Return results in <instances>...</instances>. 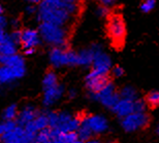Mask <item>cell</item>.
Returning a JSON list of instances; mask_svg holds the SVG:
<instances>
[{
  "label": "cell",
  "instance_id": "1",
  "mask_svg": "<svg viewBox=\"0 0 159 143\" xmlns=\"http://www.w3.org/2000/svg\"><path fill=\"white\" fill-rule=\"evenodd\" d=\"M79 11V3H68L60 0H41L37 9V15L40 23L67 27Z\"/></svg>",
  "mask_w": 159,
  "mask_h": 143
},
{
  "label": "cell",
  "instance_id": "2",
  "mask_svg": "<svg viewBox=\"0 0 159 143\" xmlns=\"http://www.w3.org/2000/svg\"><path fill=\"white\" fill-rule=\"evenodd\" d=\"M40 38L54 47H65L68 39L67 27L50 23H40L39 28Z\"/></svg>",
  "mask_w": 159,
  "mask_h": 143
},
{
  "label": "cell",
  "instance_id": "3",
  "mask_svg": "<svg viewBox=\"0 0 159 143\" xmlns=\"http://www.w3.org/2000/svg\"><path fill=\"white\" fill-rule=\"evenodd\" d=\"M49 128L56 129L61 133L77 132L79 129L81 119L72 115L67 111L61 112H49L47 113Z\"/></svg>",
  "mask_w": 159,
  "mask_h": 143
},
{
  "label": "cell",
  "instance_id": "4",
  "mask_svg": "<svg viewBox=\"0 0 159 143\" xmlns=\"http://www.w3.org/2000/svg\"><path fill=\"white\" fill-rule=\"evenodd\" d=\"M35 139L37 143H74L79 140L77 132L61 133L49 127L37 133Z\"/></svg>",
  "mask_w": 159,
  "mask_h": 143
},
{
  "label": "cell",
  "instance_id": "5",
  "mask_svg": "<svg viewBox=\"0 0 159 143\" xmlns=\"http://www.w3.org/2000/svg\"><path fill=\"white\" fill-rule=\"evenodd\" d=\"M107 29L112 42L117 47L122 46L126 36V25L122 15L119 14L111 15L107 21Z\"/></svg>",
  "mask_w": 159,
  "mask_h": 143
},
{
  "label": "cell",
  "instance_id": "6",
  "mask_svg": "<svg viewBox=\"0 0 159 143\" xmlns=\"http://www.w3.org/2000/svg\"><path fill=\"white\" fill-rule=\"evenodd\" d=\"M50 62L55 68L65 66H79L78 53L65 47H54L50 52Z\"/></svg>",
  "mask_w": 159,
  "mask_h": 143
},
{
  "label": "cell",
  "instance_id": "7",
  "mask_svg": "<svg viewBox=\"0 0 159 143\" xmlns=\"http://www.w3.org/2000/svg\"><path fill=\"white\" fill-rule=\"evenodd\" d=\"M150 123V117L146 112H132L123 117L121 126L126 132H135L146 128Z\"/></svg>",
  "mask_w": 159,
  "mask_h": 143
},
{
  "label": "cell",
  "instance_id": "8",
  "mask_svg": "<svg viewBox=\"0 0 159 143\" xmlns=\"http://www.w3.org/2000/svg\"><path fill=\"white\" fill-rule=\"evenodd\" d=\"M91 66V73L102 76H107L111 69H112V60H111L109 55H107L106 53L102 52L100 46H98V49L95 52Z\"/></svg>",
  "mask_w": 159,
  "mask_h": 143
},
{
  "label": "cell",
  "instance_id": "9",
  "mask_svg": "<svg viewBox=\"0 0 159 143\" xmlns=\"http://www.w3.org/2000/svg\"><path fill=\"white\" fill-rule=\"evenodd\" d=\"M90 96L92 99L99 101L103 106L111 108V109L120 98L119 94L116 92L115 85L111 81H107V84L100 91H98L96 94L90 95Z\"/></svg>",
  "mask_w": 159,
  "mask_h": 143
},
{
  "label": "cell",
  "instance_id": "10",
  "mask_svg": "<svg viewBox=\"0 0 159 143\" xmlns=\"http://www.w3.org/2000/svg\"><path fill=\"white\" fill-rule=\"evenodd\" d=\"M81 123L87 126L93 135L103 134L109 130V122L100 114L86 115L81 119Z\"/></svg>",
  "mask_w": 159,
  "mask_h": 143
},
{
  "label": "cell",
  "instance_id": "11",
  "mask_svg": "<svg viewBox=\"0 0 159 143\" xmlns=\"http://www.w3.org/2000/svg\"><path fill=\"white\" fill-rule=\"evenodd\" d=\"M26 68H11L0 65V89L12 84L17 79L24 76Z\"/></svg>",
  "mask_w": 159,
  "mask_h": 143
},
{
  "label": "cell",
  "instance_id": "12",
  "mask_svg": "<svg viewBox=\"0 0 159 143\" xmlns=\"http://www.w3.org/2000/svg\"><path fill=\"white\" fill-rule=\"evenodd\" d=\"M64 94V88L61 84H56L54 85L43 88V103L44 106H52L61 99Z\"/></svg>",
  "mask_w": 159,
  "mask_h": 143
},
{
  "label": "cell",
  "instance_id": "13",
  "mask_svg": "<svg viewBox=\"0 0 159 143\" xmlns=\"http://www.w3.org/2000/svg\"><path fill=\"white\" fill-rule=\"evenodd\" d=\"M107 81H110L107 76L96 75L89 72V74L86 76V88L88 89L90 95H93L100 91L107 84Z\"/></svg>",
  "mask_w": 159,
  "mask_h": 143
},
{
  "label": "cell",
  "instance_id": "14",
  "mask_svg": "<svg viewBox=\"0 0 159 143\" xmlns=\"http://www.w3.org/2000/svg\"><path fill=\"white\" fill-rule=\"evenodd\" d=\"M40 39L39 31L34 29H25L21 32V44L25 50L30 49L35 50V47L40 43Z\"/></svg>",
  "mask_w": 159,
  "mask_h": 143
},
{
  "label": "cell",
  "instance_id": "15",
  "mask_svg": "<svg viewBox=\"0 0 159 143\" xmlns=\"http://www.w3.org/2000/svg\"><path fill=\"white\" fill-rule=\"evenodd\" d=\"M27 131L23 127L16 125L9 131L5 132L0 139L2 143H23L26 138Z\"/></svg>",
  "mask_w": 159,
  "mask_h": 143
},
{
  "label": "cell",
  "instance_id": "16",
  "mask_svg": "<svg viewBox=\"0 0 159 143\" xmlns=\"http://www.w3.org/2000/svg\"><path fill=\"white\" fill-rule=\"evenodd\" d=\"M39 111L32 105H26L22 108L20 112H18L17 116V125L21 127H25L31 123L35 117L39 115Z\"/></svg>",
  "mask_w": 159,
  "mask_h": 143
},
{
  "label": "cell",
  "instance_id": "17",
  "mask_svg": "<svg viewBox=\"0 0 159 143\" xmlns=\"http://www.w3.org/2000/svg\"><path fill=\"white\" fill-rule=\"evenodd\" d=\"M48 127H49V122H48L47 113H40L39 112V115H37L32 122L29 123L25 127H23V128L26 130V131L36 135L39 131L48 128Z\"/></svg>",
  "mask_w": 159,
  "mask_h": 143
},
{
  "label": "cell",
  "instance_id": "18",
  "mask_svg": "<svg viewBox=\"0 0 159 143\" xmlns=\"http://www.w3.org/2000/svg\"><path fill=\"white\" fill-rule=\"evenodd\" d=\"M112 110L117 116L123 119V117H125L128 114L134 112V109H133V101L119 98V100L117 101L115 105L112 107Z\"/></svg>",
  "mask_w": 159,
  "mask_h": 143
},
{
  "label": "cell",
  "instance_id": "19",
  "mask_svg": "<svg viewBox=\"0 0 159 143\" xmlns=\"http://www.w3.org/2000/svg\"><path fill=\"white\" fill-rule=\"evenodd\" d=\"M0 65L7 66L11 68H26L25 67V61L22 56L18 54L9 56H1L0 55Z\"/></svg>",
  "mask_w": 159,
  "mask_h": 143
},
{
  "label": "cell",
  "instance_id": "20",
  "mask_svg": "<svg viewBox=\"0 0 159 143\" xmlns=\"http://www.w3.org/2000/svg\"><path fill=\"white\" fill-rule=\"evenodd\" d=\"M98 44H93L90 49H86V50H82L81 52L78 53V57H79V66H84V67H87V66H90L92 64V61H93L94 55L96 50L98 49Z\"/></svg>",
  "mask_w": 159,
  "mask_h": 143
},
{
  "label": "cell",
  "instance_id": "21",
  "mask_svg": "<svg viewBox=\"0 0 159 143\" xmlns=\"http://www.w3.org/2000/svg\"><path fill=\"white\" fill-rule=\"evenodd\" d=\"M17 46L9 35H6L0 41V55L1 56H9L17 54Z\"/></svg>",
  "mask_w": 159,
  "mask_h": 143
},
{
  "label": "cell",
  "instance_id": "22",
  "mask_svg": "<svg viewBox=\"0 0 159 143\" xmlns=\"http://www.w3.org/2000/svg\"><path fill=\"white\" fill-rule=\"evenodd\" d=\"M119 97L121 99H125V100H129V101H134L139 98L135 89L130 87V85L124 87L122 90H121V92L119 93Z\"/></svg>",
  "mask_w": 159,
  "mask_h": 143
},
{
  "label": "cell",
  "instance_id": "23",
  "mask_svg": "<svg viewBox=\"0 0 159 143\" xmlns=\"http://www.w3.org/2000/svg\"><path fill=\"white\" fill-rule=\"evenodd\" d=\"M77 135H78L79 140H81L83 142L87 141V140H89V139H91L92 137H93V134H92V132L90 131V129L82 123L80 124L79 129L77 130Z\"/></svg>",
  "mask_w": 159,
  "mask_h": 143
},
{
  "label": "cell",
  "instance_id": "24",
  "mask_svg": "<svg viewBox=\"0 0 159 143\" xmlns=\"http://www.w3.org/2000/svg\"><path fill=\"white\" fill-rule=\"evenodd\" d=\"M18 116V107L15 104L7 106L3 111V119L4 120H15Z\"/></svg>",
  "mask_w": 159,
  "mask_h": 143
},
{
  "label": "cell",
  "instance_id": "25",
  "mask_svg": "<svg viewBox=\"0 0 159 143\" xmlns=\"http://www.w3.org/2000/svg\"><path fill=\"white\" fill-rule=\"evenodd\" d=\"M146 103L151 108H156L159 106V91H152L146 97Z\"/></svg>",
  "mask_w": 159,
  "mask_h": 143
},
{
  "label": "cell",
  "instance_id": "26",
  "mask_svg": "<svg viewBox=\"0 0 159 143\" xmlns=\"http://www.w3.org/2000/svg\"><path fill=\"white\" fill-rule=\"evenodd\" d=\"M58 84V77L57 75L54 73L53 71H50L48 72L43 77V87L46 88V87H50V85H54Z\"/></svg>",
  "mask_w": 159,
  "mask_h": 143
},
{
  "label": "cell",
  "instance_id": "27",
  "mask_svg": "<svg viewBox=\"0 0 159 143\" xmlns=\"http://www.w3.org/2000/svg\"><path fill=\"white\" fill-rule=\"evenodd\" d=\"M155 6H156V0H144L141 3L139 8L144 14H149L152 11H154Z\"/></svg>",
  "mask_w": 159,
  "mask_h": 143
},
{
  "label": "cell",
  "instance_id": "28",
  "mask_svg": "<svg viewBox=\"0 0 159 143\" xmlns=\"http://www.w3.org/2000/svg\"><path fill=\"white\" fill-rule=\"evenodd\" d=\"M16 125H17V123H15L14 120H0V137L5 132L14 128Z\"/></svg>",
  "mask_w": 159,
  "mask_h": 143
},
{
  "label": "cell",
  "instance_id": "29",
  "mask_svg": "<svg viewBox=\"0 0 159 143\" xmlns=\"http://www.w3.org/2000/svg\"><path fill=\"white\" fill-rule=\"evenodd\" d=\"M146 108H147V103L145 100L136 99L133 101V109L134 112H146Z\"/></svg>",
  "mask_w": 159,
  "mask_h": 143
},
{
  "label": "cell",
  "instance_id": "30",
  "mask_svg": "<svg viewBox=\"0 0 159 143\" xmlns=\"http://www.w3.org/2000/svg\"><path fill=\"white\" fill-rule=\"evenodd\" d=\"M96 14H97L98 17H101V18L109 17L110 15V7H107V6H104V5H100L99 7L97 8Z\"/></svg>",
  "mask_w": 159,
  "mask_h": 143
},
{
  "label": "cell",
  "instance_id": "31",
  "mask_svg": "<svg viewBox=\"0 0 159 143\" xmlns=\"http://www.w3.org/2000/svg\"><path fill=\"white\" fill-rule=\"evenodd\" d=\"M112 70V74L115 76V77H121V76L124 75V69L122 67H120V66H115L113 69H111Z\"/></svg>",
  "mask_w": 159,
  "mask_h": 143
},
{
  "label": "cell",
  "instance_id": "32",
  "mask_svg": "<svg viewBox=\"0 0 159 143\" xmlns=\"http://www.w3.org/2000/svg\"><path fill=\"white\" fill-rule=\"evenodd\" d=\"M21 32L22 31H15L14 33H11V35H9V37L16 44L21 43Z\"/></svg>",
  "mask_w": 159,
  "mask_h": 143
},
{
  "label": "cell",
  "instance_id": "33",
  "mask_svg": "<svg viewBox=\"0 0 159 143\" xmlns=\"http://www.w3.org/2000/svg\"><path fill=\"white\" fill-rule=\"evenodd\" d=\"M98 1H100L101 5H104V6H107V7H111V6H113L115 4L117 0H98Z\"/></svg>",
  "mask_w": 159,
  "mask_h": 143
},
{
  "label": "cell",
  "instance_id": "34",
  "mask_svg": "<svg viewBox=\"0 0 159 143\" xmlns=\"http://www.w3.org/2000/svg\"><path fill=\"white\" fill-rule=\"evenodd\" d=\"M68 97L70 98V99L75 98L77 97V91H75V89H70V90L68 91Z\"/></svg>",
  "mask_w": 159,
  "mask_h": 143
},
{
  "label": "cell",
  "instance_id": "35",
  "mask_svg": "<svg viewBox=\"0 0 159 143\" xmlns=\"http://www.w3.org/2000/svg\"><path fill=\"white\" fill-rule=\"evenodd\" d=\"M5 25H6V20L4 19V17H2L0 15V28H4Z\"/></svg>",
  "mask_w": 159,
  "mask_h": 143
},
{
  "label": "cell",
  "instance_id": "36",
  "mask_svg": "<svg viewBox=\"0 0 159 143\" xmlns=\"http://www.w3.org/2000/svg\"><path fill=\"white\" fill-rule=\"evenodd\" d=\"M35 11H36V8L34 7V6H32V5H30V6H28V7H27V12H28V14H31V15H32V14H34Z\"/></svg>",
  "mask_w": 159,
  "mask_h": 143
},
{
  "label": "cell",
  "instance_id": "37",
  "mask_svg": "<svg viewBox=\"0 0 159 143\" xmlns=\"http://www.w3.org/2000/svg\"><path fill=\"white\" fill-rule=\"evenodd\" d=\"M6 35H7V34H5V32H4V28H0V41H1Z\"/></svg>",
  "mask_w": 159,
  "mask_h": 143
},
{
  "label": "cell",
  "instance_id": "38",
  "mask_svg": "<svg viewBox=\"0 0 159 143\" xmlns=\"http://www.w3.org/2000/svg\"><path fill=\"white\" fill-rule=\"evenodd\" d=\"M84 143H102V142L99 141L98 139H93V138H91V139H89V140L85 141Z\"/></svg>",
  "mask_w": 159,
  "mask_h": 143
},
{
  "label": "cell",
  "instance_id": "39",
  "mask_svg": "<svg viewBox=\"0 0 159 143\" xmlns=\"http://www.w3.org/2000/svg\"><path fill=\"white\" fill-rule=\"evenodd\" d=\"M34 52H35V50L30 49V50H25V54H26V55H33Z\"/></svg>",
  "mask_w": 159,
  "mask_h": 143
},
{
  "label": "cell",
  "instance_id": "40",
  "mask_svg": "<svg viewBox=\"0 0 159 143\" xmlns=\"http://www.w3.org/2000/svg\"><path fill=\"white\" fill-rule=\"evenodd\" d=\"M60 1H63V2H68V3H79L80 0H60Z\"/></svg>",
  "mask_w": 159,
  "mask_h": 143
},
{
  "label": "cell",
  "instance_id": "41",
  "mask_svg": "<svg viewBox=\"0 0 159 143\" xmlns=\"http://www.w3.org/2000/svg\"><path fill=\"white\" fill-rule=\"evenodd\" d=\"M26 1H29L31 3H39L41 0H26Z\"/></svg>",
  "mask_w": 159,
  "mask_h": 143
},
{
  "label": "cell",
  "instance_id": "42",
  "mask_svg": "<svg viewBox=\"0 0 159 143\" xmlns=\"http://www.w3.org/2000/svg\"><path fill=\"white\" fill-rule=\"evenodd\" d=\"M156 133H157V135L159 136V125L157 126V129H156Z\"/></svg>",
  "mask_w": 159,
  "mask_h": 143
},
{
  "label": "cell",
  "instance_id": "43",
  "mask_svg": "<svg viewBox=\"0 0 159 143\" xmlns=\"http://www.w3.org/2000/svg\"><path fill=\"white\" fill-rule=\"evenodd\" d=\"M74 143H84V142H83V141H81V140H77V141H75V142H74Z\"/></svg>",
  "mask_w": 159,
  "mask_h": 143
},
{
  "label": "cell",
  "instance_id": "44",
  "mask_svg": "<svg viewBox=\"0 0 159 143\" xmlns=\"http://www.w3.org/2000/svg\"><path fill=\"white\" fill-rule=\"evenodd\" d=\"M1 12H2V6L0 4V15H1Z\"/></svg>",
  "mask_w": 159,
  "mask_h": 143
},
{
  "label": "cell",
  "instance_id": "45",
  "mask_svg": "<svg viewBox=\"0 0 159 143\" xmlns=\"http://www.w3.org/2000/svg\"><path fill=\"white\" fill-rule=\"evenodd\" d=\"M110 143H115V142H110Z\"/></svg>",
  "mask_w": 159,
  "mask_h": 143
}]
</instances>
